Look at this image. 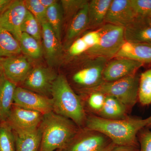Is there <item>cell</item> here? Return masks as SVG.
<instances>
[{"label": "cell", "instance_id": "6da1fadb", "mask_svg": "<svg viewBox=\"0 0 151 151\" xmlns=\"http://www.w3.org/2000/svg\"><path fill=\"white\" fill-rule=\"evenodd\" d=\"M151 123V116L145 119L128 117L121 120H109L96 115H87L85 128L99 131L118 145L139 146L137 136Z\"/></svg>", "mask_w": 151, "mask_h": 151}, {"label": "cell", "instance_id": "7a4b0ae2", "mask_svg": "<svg viewBox=\"0 0 151 151\" xmlns=\"http://www.w3.org/2000/svg\"><path fill=\"white\" fill-rule=\"evenodd\" d=\"M39 128L42 134L39 151L63 150L81 129L72 120L53 111L44 115Z\"/></svg>", "mask_w": 151, "mask_h": 151}, {"label": "cell", "instance_id": "3957f363", "mask_svg": "<svg viewBox=\"0 0 151 151\" xmlns=\"http://www.w3.org/2000/svg\"><path fill=\"white\" fill-rule=\"evenodd\" d=\"M51 98L53 112L72 120L80 129L85 128L87 114L83 102L65 76H58L52 88Z\"/></svg>", "mask_w": 151, "mask_h": 151}, {"label": "cell", "instance_id": "277c9868", "mask_svg": "<svg viewBox=\"0 0 151 151\" xmlns=\"http://www.w3.org/2000/svg\"><path fill=\"white\" fill-rule=\"evenodd\" d=\"M139 80V77L136 73L116 81H104L84 92L97 91L106 96L115 97L129 111L138 100Z\"/></svg>", "mask_w": 151, "mask_h": 151}, {"label": "cell", "instance_id": "5b68a950", "mask_svg": "<svg viewBox=\"0 0 151 151\" xmlns=\"http://www.w3.org/2000/svg\"><path fill=\"white\" fill-rule=\"evenodd\" d=\"M97 29L100 34L99 43L86 52L95 58L107 59L115 58L125 41L124 28L106 23Z\"/></svg>", "mask_w": 151, "mask_h": 151}, {"label": "cell", "instance_id": "8992f818", "mask_svg": "<svg viewBox=\"0 0 151 151\" xmlns=\"http://www.w3.org/2000/svg\"><path fill=\"white\" fill-rule=\"evenodd\" d=\"M116 145L103 133L84 128L62 151H109Z\"/></svg>", "mask_w": 151, "mask_h": 151}, {"label": "cell", "instance_id": "52a82bcc", "mask_svg": "<svg viewBox=\"0 0 151 151\" xmlns=\"http://www.w3.org/2000/svg\"><path fill=\"white\" fill-rule=\"evenodd\" d=\"M58 76L50 68L37 66L32 68L19 86L51 98L52 88Z\"/></svg>", "mask_w": 151, "mask_h": 151}, {"label": "cell", "instance_id": "ba28073f", "mask_svg": "<svg viewBox=\"0 0 151 151\" xmlns=\"http://www.w3.org/2000/svg\"><path fill=\"white\" fill-rule=\"evenodd\" d=\"M44 115L13 105L6 122L14 132H33L39 129Z\"/></svg>", "mask_w": 151, "mask_h": 151}, {"label": "cell", "instance_id": "9c48e42d", "mask_svg": "<svg viewBox=\"0 0 151 151\" xmlns=\"http://www.w3.org/2000/svg\"><path fill=\"white\" fill-rule=\"evenodd\" d=\"M14 105L31 111L46 114L53 111L51 98L17 86L15 91Z\"/></svg>", "mask_w": 151, "mask_h": 151}, {"label": "cell", "instance_id": "30bf717a", "mask_svg": "<svg viewBox=\"0 0 151 151\" xmlns=\"http://www.w3.org/2000/svg\"><path fill=\"white\" fill-rule=\"evenodd\" d=\"M96 58L90 65L75 72L71 77L73 83L81 88L84 92L104 82L103 72L106 59L102 58Z\"/></svg>", "mask_w": 151, "mask_h": 151}, {"label": "cell", "instance_id": "8fae6325", "mask_svg": "<svg viewBox=\"0 0 151 151\" xmlns=\"http://www.w3.org/2000/svg\"><path fill=\"white\" fill-rule=\"evenodd\" d=\"M27 11L24 1L16 0L0 17V26L10 32L19 41L22 34V24Z\"/></svg>", "mask_w": 151, "mask_h": 151}, {"label": "cell", "instance_id": "7c38bea8", "mask_svg": "<svg viewBox=\"0 0 151 151\" xmlns=\"http://www.w3.org/2000/svg\"><path fill=\"white\" fill-rule=\"evenodd\" d=\"M0 59L5 76L17 86L22 83L33 68L28 60L19 55Z\"/></svg>", "mask_w": 151, "mask_h": 151}, {"label": "cell", "instance_id": "4fadbf2b", "mask_svg": "<svg viewBox=\"0 0 151 151\" xmlns=\"http://www.w3.org/2000/svg\"><path fill=\"white\" fill-rule=\"evenodd\" d=\"M143 65L142 63L132 60L116 58L105 65L103 72V81L111 82L134 75Z\"/></svg>", "mask_w": 151, "mask_h": 151}, {"label": "cell", "instance_id": "5bb4252c", "mask_svg": "<svg viewBox=\"0 0 151 151\" xmlns=\"http://www.w3.org/2000/svg\"><path fill=\"white\" fill-rule=\"evenodd\" d=\"M42 48L47 62L50 67L58 65L63 54L61 42L57 37L50 26L45 22L41 24Z\"/></svg>", "mask_w": 151, "mask_h": 151}, {"label": "cell", "instance_id": "9a60e30c", "mask_svg": "<svg viewBox=\"0 0 151 151\" xmlns=\"http://www.w3.org/2000/svg\"><path fill=\"white\" fill-rule=\"evenodd\" d=\"M136 18L130 0H112L105 22L125 28Z\"/></svg>", "mask_w": 151, "mask_h": 151}, {"label": "cell", "instance_id": "2e32d148", "mask_svg": "<svg viewBox=\"0 0 151 151\" xmlns=\"http://www.w3.org/2000/svg\"><path fill=\"white\" fill-rule=\"evenodd\" d=\"M116 58H127L143 63H151V44L124 42Z\"/></svg>", "mask_w": 151, "mask_h": 151}, {"label": "cell", "instance_id": "e0dca14e", "mask_svg": "<svg viewBox=\"0 0 151 151\" xmlns=\"http://www.w3.org/2000/svg\"><path fill=\"white\" fill-rule=\"evenodd\" d=\"M126 41L151 44V18H137L124 28Z\"/></svg>", "mask_w": 151, "mask_h": 151}, {"label": "cell", "instance_id": "ac0fdd59", "mask_svg": "<svg viewBox=\"0 0 151 151\" xmlns=\"http://www.w3.org/2000/svg\"><path fill=\"white\" fill-rule=\"evenodd\" d=\"M17 86L3 73L0 78V122H6L8 118L14 105V94Z\"/></svg>", "mask_w": 151, "mask_h": 151}, {"label": "cell", "instance_id": "d6986e66", "mask_svg": "<svg viewBox=\"0 0 151 151\" xmlns=\"http://www.w3.org/2000/svg\"><path fill=\"white\" fill-rule=\"evenodd\" d=\"M13 132L16 151H40L42 138L40 128L33 132Z\"/></svg>", "mask_w": 151, "mask_h": 151}, {"label": "cell", "instance_id": "ffe728a7", "mask_svg": "<svg viewBox=\"0 0 151 151\" xmlns=\"http://www.w3.org/2000/svg\"><path fill=\"white\" fill-rule=\"evenodd\" d=\"M112 0H92L88 2L89 27L103 25Z\"/></svg>", "mask_w": 151, "mask_h": 151}, {"label": "cell", "instance_id": "44dd1931", "mask_svg": "<svg viewBox=\"0 0 151 151\" xmlns=\"http://www.w3.org/2000/svg\"><path fill=\"white\" fill-rule=\"evenodd\" d=\"M128 112L127 108L119 100L115 97L106 96L103 108L97 116L109 120H121L129 117Z\"/></svg>", "mask_w": 151, "mask_h": 151}, {"label": "cell", "instance_id": "7402d4cb", "mask_svg": "<svg viewBox=\"0 0 151 151\" xmlns=\"http://www.w3.org/2000/svg\"><path fill=\"white\" fill-rule=\"evenodd\" d=\"M88 2L73 17L68 27L66 38L71 40L81 33L89 25Z\"/></svg>", "mask_w": 151, "mask_h": 151}, {"label": "cell", "instance_id": "603a6c76", "mask_svg": "<svg viewBox=\"0 0 151 151\" xmlns=\"http://www.w3.org/2000/svg\"><path fill=\"white\" fill-rule=\"evenodd\" d=\"M20 45L10 32L0 26V58L19 55Z\"/></svg>", "mask_w": 151, "mask_h": 151}, {"label": "cell", "instance_id": "cb8c5ba5", "mask_svg": "<svg viewBox=\"0 0 151 151\" xmlns=\"http://www.w3.org/2000/svg\"><path fill=\"white\" fill-rule=\"evenodd\" d=\"M63 19V11L60 2L58 1L53 5L47 9V22L54 31L57 37L60 42Z\"/></svg>", "mask_w": 151, "mask_h": 151}, {"label": "cell", "instance_id": "d4e9b609", "mask_svg": "<svg viewBox=\"0 0 151 151\" xmlns=\"http://www.w3.org/2000/svg\"><path fill=\"white\" fill-rule=\"evenodd\" d=\"M22 52L27 56L34 59L40 58L43 51L40 42L27 34L22 33L19 41Z\"/></svg>", "mask_w": 151, "mask_h": 151}, {"label": "cell", "instance_id": "484cf974", "mask_svg": "<svg viewBox=\"0 0 151 151\" xmlns=\"http://www.w3.org/2000/svg\"><path fill=\"white\" fill-rule=\"evenodd\" d=\"M138 100L144 106L151 103V69L143 72L139 80Z\"/></svg>", "mask_w": 151, "mask_h": 151}, {"label": "cell", "instance_id": "4316f807", "mask_svg": "<svg viewBox=\"0 0 151 151\" xmlns=\"http://www.w3.org/2000/svg\"><path fill=\"white\" fill-rule=\"evenodd\" d=\"M85 93L87 97L84 101L82 100L85 111L87 109L91 112L90 114L98 116L104 105L106 95L97 91H89Z\"/></svg>", "mask_w": 151, "mask_h": 151}, {"label": "cell", "instance_id": "83f0119b", "mask_svg": "<svg viewBox=\"0 0 151 151\" xmlns=\"http://www.w3.org/2000/svg\"><path fill=\"white\" fill-rule=\"evenodd\" d=\"M22 33L32 37L40 42L42 39L41 25L35 17L27 11L21 26Z\"/></svg>", "mask_w": 151, "mask_h": 151}, {"label": "cell", "instance_id": "f1b7e54d", "mask_svg": "<svg viewBox=\"0 0 151 151\" xmlns=\"http://www.w3.org/2000/svg\"><path fill=\"white\" fill-rule=\"evenodd\" d=\"M0 151H16L14 132L6 122H0Z\"/></svg>", "mask_w": 151, "mask_h": 151}, {"label": "cell", "instance_id": "f546056e", "mask_svg": "<svg viewBox=\"0 0 151 151\" xmlns=\"http://www.w3.org/2000/svg\"><path fill=\"white\" fill-rule=\"evenodd\" d=\"M60 2L62 6L64 18L70 21L78 11L88 1L85 0H62Z\"/></svg>", "mask_w": 151, "mask_h": 151}, {"label": "cell", "instance_id": "4dcf8cb0", "mask_svg": "<svg viewBox=\"0 0 151 151\" xmlns=\"http://www.w3.org/2000/svg\"><path fill=\"white\" fill-rule=\"evenodd\" d=\"M24 1L27 10L35 17L41 25L47 22V9L42 5L39 0H25Z\"/></svg>", "mask_w": 151, "mask_h": 151}, {"label": "cell", "instance_id": "1f68e13d", "mask_svg": "<svg viewBox=\"0 0 151 151\" xmlns=\"http://www.w3.org/2000/svg\"><path fill=\"white\" fill-rule=\"evenodd\" d=\"M136 18H151V0H130Z\"/></svg>", "mask_w": 151, "mask_h": 151}, {"label": "cell", "instance_id": "d6a6232c", "mask_svg": "<svg viewBox=\"0 0 151 151\" xmlns=\"http://www.w3.org/2000/svg\"><path fill=\"white\" fill-rule=\"evenodd\" d=\"M89 48L81 37L74 41L68 49V53L71 56L80 55L89 50Z\"/></svg>", "mask_w": 151, "mask_h": 151}, {"label": "cell", "instance_id": "836d02e7", "mask_svg": "<svg viewBox=\"0 0 151 151\" xmlns=\"http://www.w3.org/2000/svg\"><path fill=\"white\" fill-rule=\"evenodd\" d=\"M139 143L140 151H151V131L145 130L139 132Z\"/></svg>", "mask_w": 151, "mask_h": 151}, {"label": "cell", "instance_id": "e575fe53", "mask_svg": "<svg viewBox=\"0 0 151 151\" xmlns=\"http://www.w3.org/2000/svg\"><path fill=\"white\" fill-rule=\"evenodd\" d=\"M81 38L87 45L89 49L99 43L100 40V33L97 29L87 33L81 37Z\"/></svg>", "mask_w": 151, "mask_h": 151}, {"label": "cell", "instance_id": "d590c367", "mask_svg": "<svg viewBox=\"0 0 151 151\" xmlns=\"http://www.w3.org/2000/svg\"><path fill=\"white\" fill-rule=\"evenodd\" d=\"M109 151H140L139 146L116 145Z\"/></svg>", "mask_w": 151, "mask_h": 151}, {"label": "cell", "instance_id": "8d00e7d4", "mask_svg": "<svg viewBox=\"0 0 151 151\" xmlns=\"http://www.w3.org/2000/svg\"><path fill=\"white\" fill-rule=\"evenodd\" d=\"M13 1L12 0H0V17L9 6Z\"/></svg>", "mask_w": 151, "mask_h": 151}, {"label": "cell", "instance_id": "74e56055", "mask_svg": "<svg viewBox=\"0 0 151 151\" xmlns=\"http://www.w3.org/2000/svg\"><path fill=\"white\" fill-rule=\"evenodd\" d=\"M41 4L46 9L53 5L58 1L56 0H39Z\"/></svg>", "mask_w": 151, "mask_h": 151}, {"label": "cell", "instance_id": "f35d334b", "mask_svg": "<svg viewBox=\"0 0 151 151\" xmlns=\"http://www.w3.org/2000/svg\"><path fill=\"white\" fill-rule=\"evenodd\" d=\"M4 73L3 72V69L2 65L1 63V59H0V78Z\"/></svg>", "mask_w": 151, "mask_h": 151}, {"label": "cell", "instance_id": "ab89813d", "mask_svg": "<svg viewBox=\"0 0 151 151\" xmlns=\"http://www.w3.org/2000/svg\"><path fill=\"white\" fill-rule=\"evenodd\" d=\"M147 127H149V128H151V123L149 125V126Z\"/></svg>", "mask_w": 151, "mask_h": 151}, {"label": "cell", "instance_id": "60d3db41", "mask_svg": "<svg viewBox=\"0 0 151 151\" xmlns=\"http://www.w3.org/2000/svg\"><path fill=\"white\" fill-rule=\"evenodd\" d=\"M55 151H62V150H57Z\"/></svg>", "mask_w": 151, "mask_h": 151}]
</instances>
